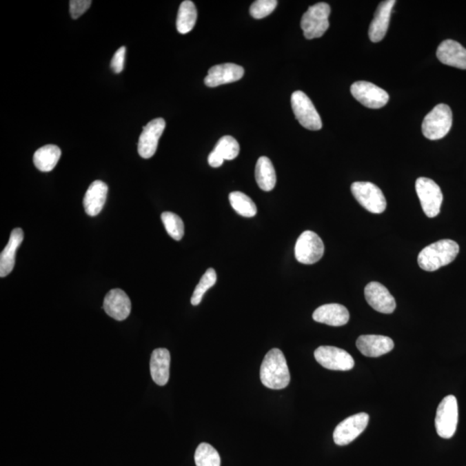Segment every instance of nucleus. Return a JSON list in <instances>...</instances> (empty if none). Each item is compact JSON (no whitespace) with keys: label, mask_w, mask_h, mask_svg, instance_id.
<instances>
[{"label":"nucleus","mask_w":466,"mask_h":466,"mask_svg":"<svg viewBox=\"0 0 466 466\" xmlns=\"http://www.w3.org/2000/svg\"><path fill=\"white\" fill-rule=\"evenodd\" d=\"M260 379L266 388L272 389H285L290 385V369L281 350L274 348L265 355L260 369Z\"/></svg>","instance_id":"obj_1"},{"label":"nucleus","mask_w":466,"mask_h":466,"mask_svg":"<svg viewBox=\"0 0 466 466\" xmlns=\"http://www.w3.org/2000/svg\"><path fill=\"white\" fill-rule=\"evenodd\" d=\"M459 252V246L451 239H442L425 247L418 256V265L426 272H435L454 262Z\"/></svg>","instance_id":"obj_2"},{"label":"nucleus","mask_w":466,"mask_h":466,"mask_svg":"<svg viewBox=\"0 0 466 466\" xmlns=\"http://www.w3.org/2000/svg\"><path fill=\"white\" fill-rule=\"evenodd\" d=\"M331 8L327 3H318L310 6L301 18V27L307 39H318L329 28Z\"/></svg>","instance_id":"obj_3"},{"label":"nucleus","mask_w":466,"mask_h":466,"mask_svg":"<svg viewBox=\"0 0 466 466\" xmlns=\"http://www.w3.org/2000/svg\"><path fill=\"white\" fill-rule=\"evenodd\" d=\"M452 125V112L447 105L440 104L425 116L423 133L427 139H443L450 132Z\"/></svg>","instance_id":"obj_4"},{"label":"nucleus","mask_w":466,"mask_h":466,"mask_svg":"<svg viewBox=\"0 0 466 466\" xmlns=\"http://www.w3.org/2000/svg\"><path fill=\"white\" fill-rule=\"evenodd\" d=\"M352 194L358 203L372 214H382L387 207L385 194L375 184L368 181H356L351 187Z\"/></svg>","instance_id":"obj_5"},{"label":"nucleus","mask_w":466,"mask_h":466,"mask_svg":"<svg viewBox=\"0 0 466 466\" xmlns=\"http://www.w3.org/2000/svg\"><path fill=\"white\" fill-rule=\"evenodd\" d=\"M416 190L425 214L428 218L436 217L443 202L440 186L429 178L420 177L416 180Z\"/></svg>","instance_id":"obj_6"},{"label":"nucleus","mask_w":466,"mask_h":466,"mask_svg":"<svg viewBox=\"0 0 466 466\" xmlns=\"http://www.w3.org/2000/svg\"><path fill=\"white\" fill-rule=\"evenodd\" d=\"M458 420L457 399L454 396H445L438 405L435 417V427L438 436L450 438L454 436Z\"/></svg>","instance_id":"obj_7"},{"label":"nucleus","mask_w":466,"mask_h":466,"mask_svg":"<svg viewBox=\"0 0 466 466\" xmlns=\"http://www.w3.org/2000/svg\"><path fill=\"white\" fill-rule=\"evenodd\" d=\"M294 116L304 128L310 131H318L322 128V121L316 108L303 92L296 91L291 96Z\"/></svg>","instance_id":"obj_8"},{"label":"nucleus","mask_w":466,"mask_h":466,"mask_svg":"<svg viewBox=\"0 0 466 466\" xmlns=\"http://www.w3.org/2000/svg\"><path fill=\"white\" fill-rule=\"evenodd\" d=\"M325 246L316 233L305 231L298 238L294 255L298 262L303 265H314L320 261L324 255Z\"/></svg>","instance_id":"obj_9"},{"label":"nucleus","mask_w":466,"mask_h":466,"mask_svg":"<svg viewBox=\"0 0 466 466\" xmlns=\"http://www.w3.org/2000/svg\"><path fill=\"white\" fill-rule=\"evenodd\" d=\"M314 358L318 364L331 371H351L355 365L354 358L347 352L334 346H320L315 350Z\"/></svg>","instance_id":"obj_10"},{"label":"nucleus","mask_w":466,"mask_h":466,"mask_svg":"<svg viewBox=\"0 0 466 466\" xmlns=\"http://www.w3.org/2000/svg\"><path fill=\"white\" fill-rule=\"evenodd\" d=\"M369 416L366 413L356 414L346 418L336 427L334 440L336 445H346L356 440L367 427Z\"/></svg>","instance_id":"obj_11"},{"label":"nucleus","mask_w":466,"mask_h":466,"mask_svg":"<svg viewBox=\"0 0 466 466\" xmlns=\"http://www.w3.org/2000/svg\"><path fill=\"white\" fill-rule=\"evenodd\" d=\"M352 96L368 108L379 109L389 101L388 92L368 81H357L352 85Z\"/></svg>","instance_id":"obj_12"},{"label":"nucleus","mask_w":466,"mask_h":466,"mask_svg":"<svg viewBox=\"0 0 466 466\" xmlns=\"http://www.w3.org/2000/svg\"><path fill=\"white\" fill-rule=\"evenodd\" d=\"M165 126V121L159 118L153 119L143 128L138 145L140 156L149 159L155 155L159 139L163 135Z\"/></svg>","instance_id":"obj_13"},{"label":"nucleus","mask_w":466,"mask_h":466,"mask_svg":"<svg viewBox=\"0 0 466 466\" xmlns=\"http://www.w3.org/2000/svg\"><path fill=\"white\" fill-rule=\"evenodd\" d=\"M365 299L373 310L382 314H392L396 307L395 298L388 289L378 282L367 284L365 289Z\"/></svg>","instance_id":"obj_14"},{"label":"nucleus","mask_w":466,"mask_h":466,"mask_svg":"<svg viewBox=\"0 0 466 466\" xmlns=\"http://www.w3.org/2000/svg\"><path fill=\"white\" fill-rule=\"evenodd\" d=\"M103 308L110 317L122 321L131 314L132 303L124 290L114 289L106 294Z\"/></svg>","instance_id":"obj_15"},{"label":"nucleus","mask_w":466,"mask_h":466,"mask_svg":"<svg viewBox=\"0 0 466 466\" xmlns=\"http://www.w3.org/2000/svg\"><path fill=\"white\" fill-rule=\"evenodd\" d=\"M244 68L237 64L216 65L209 70L204 82L209 88H216L219 85L238 81L244 77Z\"/></svg>","instance_id":"obj_16"},{"label":"nucleus","mask_w":466,"mask_h":466,"mask_svg":"<svg viewBox=\"0 0 466 466\" xmlns=\"http://www.w3.org/2000/svg\"><path fill=\"white\" fill-rule=\"evenodd\" d=\"M357 347L365 357L378 358L394 349L392 338L382 335H362L358 338Z\"/></svg>","instance_id":"obj_17"},{"label":"nucleus","mask_w":466,"mask_h":466,"mask_svg":"<svg viewBox=\"0 0 466 466\" xmlns=\"http://www.w3.org/2000/svg\"><path fill=\"white\" fill-rule=\"evenodd\" d=\"M395 0H386L380 3L369 29V37L373 43H378L385 39L389 29L390 16H392Z\"/></svg>","instance_id":"obj_18"},{"label":"nucleus","mask_w":466,"mask_h":466,"mask_svg":"<svg viewBox=\"0 0 466 466\" xmlns=\"http://www.w3.org/2000/svg\"><path fill=\"white\" fill-rule=\"evenodd\" d=\"M438 59L447 66L466 70V49L454 40H445L437 50Z\"/></svg>","instance_id":"obj_19"},{"label":"nucleus","mask_w":466,"mask_h":466,"mask_svg":"<svg viewBox=\"0 0 466 466\" xmlns=\"http://www.w3.org/2000/svg\"><path fill=\"white\" fill-rule=\"evenodd\" d=\"M313 318L318 323L332 327H341L348 323L350 314L347 308L337 303L325 304L314 312Z\"/></svg>","instance_id":"obj_20"},{"label":"nucleus","mask_w":466,"mask_h":466,"mask_svg":"<svg viewBox=\"0 0 466 466\" xmlns=\"http://www.w3.org/2000/svg\"><path fill=\"white\" fill-rule=\"evenodd\" d=\"M239 152L241 147L237 140L232 136H222L214 147V150L209 154V165L212 168L221 167L225 160L235 159L239 156Z\"/></svg>","instance_id":"obj_21"},{"label":"nucleus","mask_w":466,"mask_h":466,"mask_svg":"<svg viewBox=\"0 0 466 466\" xmlns=\"http://www.w3.org/2000/svg\"><path fill=\"white\" fill-rule=\"evenodd\" d=\"M170 354L165 348L154 350L150 358V375L157 385H166L170 379Z\"/></svg>","instance_id":"obj_22"},{"label":"nucleus","mask_w":466,"mask_h":466,"mask_svg":"<svg viewBox=\"0 0 466 466\" xmlns=\"http://www.w3.org/2000/svg\"><path fill=\"white\" fill-rule=\"evenodd\" d=\"M108 194V185L101 181H95L89 186L83 200L85 211L88 215L94 217L102 211Z\"/></svg>","instance_id":"obj_23"},{"label":"nucleus","mask_w":466,"mask_h":466,"mask_svg":"<svg viewBox=\"0 0 466 466\" xmlns=\"http://www.w3.org/2000/svg\"><path fill=\"white\" fill-rule=\"evenodd\" d=\"M23 241V230L21 228L13 230L8 245L0 254V276L5 277L12 272L15 266L17 250L21 245Z\"/></svg>","instance_id":"obj_24"},{"label":"nucleus","mask_w":466,"mask_h":466,"mask_svg":"<svg viewBox=\"0 0 466 466\" xmlns=\"http://www.w3.org/2000/svg\"><path fill=\"white\" fill-rule=\"evenodd\" d=\"M255 177L256 183L262 190L270 192L276 183V174L272 161L267 156H261L256 164Z\"/></svg>","instance_id":"obj_25"},{"label":"nucleus","mask_w":466,"mask_h":466,"mask_svg":"<svg viewBox=\"0 0 466 466\" xmlns=\"http://www.w3.org/2000/svg\"><path fill=\"white\" fill-rule=\"evenodd\" d=\"M61 152L59 147L48 145L37 150L33 156V162L37 170L42 172H50L57 166L61 159Z\"/></svg>","instance_id":"obj_26"},{"label":"nucleus","mask_w":466,"mask_h":466,"mask_svg":"<svg viewBox=\"0 0 466 466\" xmlns=\"http://www.w3.org/2000/svg\"><path fill=\"white\" fill-rule=\"evenodd\" d=\"M197 20V10L194 2L186 0L181 3L178 11L176 28L178 32L187 34L194 29Z\"/></svg>","instance_id":"obj_27"},{"label":"nucleus","mask_w":466,"mask_h":466,"mask_svg":"<svg viewBox=\"0 0 466 466\" xmlns=\"http://www.w3.org/2000/svg\"><path fill=\"white\" fill-rule=\"evenodd\" d=\"M230 203L239 215L245 218H252L258 212L256 205L251 198L242 192L236 191L229 194Z\"/></svg>","instance_id":"obj_28"},{"label":"nucleus","mask_w":466,"mask_h":466,"mask_svg":"<svg viewBox=\"0 0 466 466\" xmlns=\"http://www.w3.org/2000/svg\"><path fill=\"white\" fill-rule=\"evenodd\" d=\"M194 461L196 466H221V456L214 447L201 443L195 451Z\"/></svg>","instance_id":"obj_29"},{"label":"nucleus","mask_w":466,"mask_h":466,"mask_svg":"<svg viewBox=\"0 0 466 466\" xmlns=\"http://www.w3.org/2000/svg\"><path fill=\"white\" fill-rule=\"evenodd\" d=\"M162 221L168 234L174 241H180L184 236V223L180 216L174 212H164L162 215Z\"/></svg>","instance_id":"obj_30"},{"label":"nucleus","mask_w":466,"mask_h":466,"mask_svg":"<svg viewBox=\"0 0 466 466\" xmlns=\"http://www.w3.org/2000/svg\"><path fill=\"white\" fill-rule=\"evenodd\" d=\"M217 282V274L214 269H208L202 276L200 283H198L191 298V303L194 306H198L201 303L202 298L209 289L215 285Z\"/></svg>","instance_id":"obj_31"},{"label":"nucleus","mask_w":466,"mask_h":466,"mask_svg":"<svg viewBox=\"0 0 466 466\" xmlns=\"http://www.w3.org/2000/svg\"><path fill=\"white\" fill-rule=\"evenodd\" d=\"M278 2L276 0H258L251 6L250 13L256 19H261L275 11Z\"/></svg>","instance_id":"obj_32"},{"label":"nucleus","mask_w":466,"mask_h":466,"mask_svg":"<svg viewBox=\"0 0 466 466\" xmlns=\"http://www.w3.org/2000/svg\"><path fill=\"white\" fill-rule=\"evenodd\" d=\"M91 0H71L70 2L72 19H77L90 8Z\"/></svg>","instance_id":"obj_33"},{"label":"nucleus","mask_w":466,"mask_h":466,"mask_svg":"<svg viewBox=\"0 0 466 466\" xmlns=\"http://www.w3.org/2000/svg\"><path fill=\"white\" fill-rule=\"evenodd\" d=\"M126 48L123 46L116 51L111 61V68L116 74L121 73L124 70Z\"/></svg>","instance_id":"obj_34"}]
</instances>
